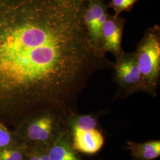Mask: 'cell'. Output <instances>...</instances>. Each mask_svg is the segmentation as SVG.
<instances>
[{"label": "cell", "instance_id": "cell-9", "mask_svg": "<svg viewBox=\"0 0 160 160\" xmlns=\"http://www.w3.org/2000/svg\"><path fill=\"white\" fill-rule=\"evenodd\" d=\"M125 148L130 151L134 160H153L160 156V141L150 140L143 142L128 141Z\"/></svg>", "mask_w": 160, "mask_h": 160}, {"label": "cell", "instance_id": "cell-14", "mask_svg": "<svg viewBox=\"0 0 160 160\" xmlns=\"http://www.w3.org/2000/svg\"><path fill=\"white\" fill-rule=\"evenodd\" d=\"M39 149V153H40V160H50L48 151L47 148L48 147H38Z\"/></svg>", "mask_w": 160, "mask_h": 160}, {"label": "cell", "instance_id": "cell-5", "mask_svg": "<svg viewBox=\"0 0 160 160\" xmlns=\"http://www.w3.org/2000/svg\"><path fill=\"white\" fill-rule=\"evenodd\" d=\"M109 14L104 0H88L83 15L87 34L92 46L103 55L102 33Z\"/></svg>", "mask_w": 160, "mask_h": 160}, {"label": "cell", "instance_id": "cell-8", "mask_svg": "<svg viewBox=\"0 0 160 160\" xmlns=\"http://www.w3.org/2000/svg\"><path fill=\"white\" fill-rule=\"evenodd\" d=\"M50 160H85L72 146L67 127L48 147Z\"/></svg>", "mask_w": 160, "mask_h": 160}, {"label": "cell", "instance_id": "cell-3", "mask_svg": "<svg viewBox=\"0 0 160 160\" xmlns=\"http://www.w3.org/2000/svg\"><path fill=\"white\" fill-rule=\"evenodd\" d=\"M142 80L143 92L156 96L160 82V28L147 29L135 52Z\"/></svg>", "mask_w": 160, "mask_h": 160}, {"label": "cell", "instance_id": "cell-1", "mask_svg": "<svg viewBox=\"0 0 160 160\" xmlns=\"http://www.w3.org/2000/svg\"><path fill=\"white\" fill-rule=\"evenodd\" d=\"M88 0H0V120L15 131L34 114L74 110L92 75L112 67L92 46Z\"/></svg>", "mask_w": 160, "mask_h": 160}, {"label": "cell", "instance_id": "cell-12", "mask_svg": "<svg viewBox=\"0 0 160 160\" xmlns=\"http://www.w3.org/2000/svg\"><path fill=\"white\" fill-rule=\"evenodd\" d=\"M139 0H111L108 7L114 11V16H119L123 12L131 11Z\"/></svg>", "mask_w": 160, "mask_h": 160}, {"label": "cell", "instance_id": "cell-10", "mask_svg": "<svg viewBox=\"0 0 160 160\" xmlns=\"http://www.w3.org/2000/svg\"><path fill=\"white\" fill-rule=\"evenodd\" d=\"M26 145L17 133L0 120V148Z\"/></svg>", "mask_w": 160, "mask_h": 160}, {"label": "cell", "instance_id": "cell-4", "mask_svg": "<svg viewBox=\"0 0 160 160\" xmlns=\"http://www.w3.org/2000/svg\"><path fill=\"white\" fill-rule=\"evenodd\" d=\"M113 79L117 86L115 98H125L137 92H143V83L135 52H122L113 63Z\"/></svg>", "mask_w": 160, "mask_h": 160}, {"label": "cell", "instance_id": "cell-6", "mask_svg": "<svg viewBox=\"0 0 160 160\" xmlns=\"http://www.w3.org/2000/svg\"><path fill=\"white\" fill-rule=\"evenodd\" d=\"M125 19L110 14L104 24L102 33V51L112 53L115 58L123 51L122 47V36Z\"/></svg>", "mask_w": 160, "mask_h": 160}, {"label": "cell", "instance_id": "cell-11", "mask_svg": "<svg viewBox=\"0 0 160 160\" xmlns=\"http://www.w3.org/2000/svg\"><path fill=\"white\" fill-rule=\"evenodd\" d=\"M28 151L26 145L0 148V160H27Z\"/></svg>", "mask_w": 160, "mask_h": 160}, {"label": "cell", "instance_id": "cell-13", "mask_svg": "<svg viewBox=\"0 0 160 160\" xmlns=\"http://www.w3.org/2000/svg\"><path fill=\"white\" fill-rule=\"evenodd\" d=\"M27 160H40L39 149L38 147L29 148Z\"/></svg>", "mask_w": 160, "mask_h": 160}, {"label": "cell", "instance_id": "cell-2", "mask_svg": "<svg viewBox=\"0 0 160 160\" xmlns=\"http://www.w3.org/2000/svg\"><path fill=\"white\" fill-rule=\"evenodd\" d=\"M68 113L57 110L42 112L23 122L14 132L29 148L48 147L65 128Z\"/></svg>", "mask_w": 160, "mask_h": 160}, {"label": "cell", "instance_id": "cell-7", "mask_svg": "<svg viewBox=\"0 0 160 160\" xmlns=\"http://www.w3.org/2000/svg\"><path fill=\"white\" fill-rule=\"evenodd\" d=\"M68 131L72 146L78 152L87 155L96 154L101 150L104 144L103 133L98 128L86 131Z\"/></svg>", "mask_w": 160, "mask_h": 160}]
</instances>
